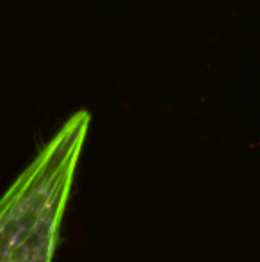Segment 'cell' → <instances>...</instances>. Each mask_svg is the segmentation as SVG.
Wrapping results in <instances>:
<instances>
[{
    "label": "cell",
    "mask_w": 260,
    "mask_h": 262,
    "mask_svg": "<svg viewBox=\"0 0 260 262\" xmlns=\"http://www.w3.org/2000/svg\"><path fill=\"white\" fill-rule=\"evenodd\" d=\"M89 114H73L0 196V262H54Z\"/></svg>",
    "instance_id": "1"
}]
</instances>
